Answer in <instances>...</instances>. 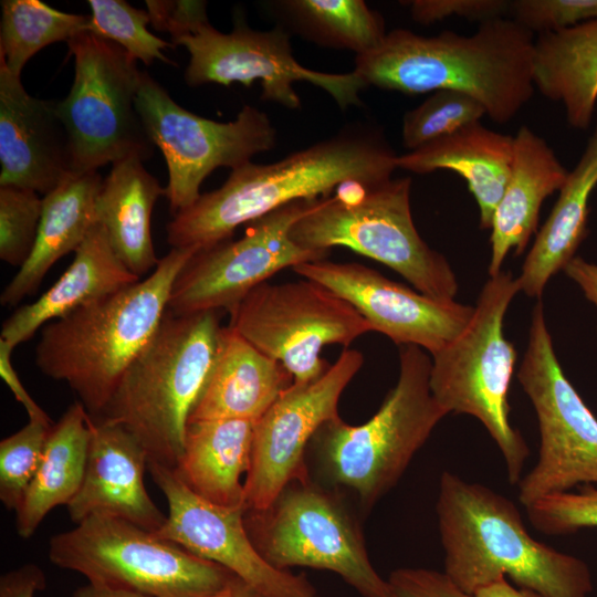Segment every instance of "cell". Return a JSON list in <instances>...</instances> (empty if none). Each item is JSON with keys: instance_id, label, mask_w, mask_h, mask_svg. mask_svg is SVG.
<instances>
[{"instance_id": "cell-3", "label": "cell", "mask_w": 597, "mask_h": 597, "mask_svg": "<svg viewBox=\"0 0 597 597\" xmlns=\"http://www.w3.org/2000/svg\"><path fill=\"white\" fill-rule=\"evenodd\" d=\"M444 574L473 594L501 577L542 597H587L588 566L533 538L516 505L480 483L444 471L436 505Z\"/></svg>"}, {"instance_id": "cell-17", "label": "cell", "mask_w": 597, "mask_h": 597, "mask_svg": "<svg viewBox=\"0 0 597 597\" xmlns=\"http://www.w3.org/2000/svg\"><path fill=\"white\" fill-rule=\"evenodd\" d=\"M363 363L360 352L344 349L318 379L293 383L254 422L245 510L268 507L290 482L308 474L306 450L317 430L339 416V398Z\"/></svg>"}, {"instance_id": "cell-24", "label": "cell", "mask_w": 597, "mask_h": 597, "mask_svg": "<svg viewBox=\"0 0 597 597\" xmlns=\"http://www.w3.org/2000/svg\"><path fill=\"white\" fill-rule=\"evenodd\" d=\"M292 384V375L281 363L231 327H222L212 371L189 422L217 419L255 422Z\"/></svg>"}, {"instance_id": "cell-42", "label": "cell", "mask_w": 597, "mask_h": 597, "mask_svg": "<svg viewBox=\"0 0 597 597\" xmlns=\"http://www.w3.org/2000/svg\"><path fill=\"white\" fill-rule=\"evenodd\" d=\"M150 23L171 39L209 21L205 1H146Z\"/></svg>"}, {"instance_id": "cell-31", "label": "cell", "mask_w": 597, "mask_h": 597, "mask_svg": "<svg viewBox=\"0 0 597 597\" xmlns=\"http://www.w3.org/2000/svg\"><path fill=\"white\" fill-rule=\"evenodd\" d=\"M90 413L75 401L53 423L39 469L15 511L17 532L30 538L56 506L67 505L78 492L87 460Z\"/></svg>"}, {"instance_id": "cell-4", "label": "cell", "mask_w": 597, "mask_h": 597, "mask_svg": "<svg viewBox=\"0 0 597 597\" xmlns=\"http://www.w3.org/2000/svg\"><path fill=\"white\" fill-rule=\"evenodd\" d=\"M197 248H172L145 279L42 327L35 363L65 381L87 412L102 413L123 374L156 333L174 283Z\"/></svg>"}, {"instance_id": "cell-49", "label": "cell", "mask_w": 597, "mask_h": 597, "mask_svg": "<svg viewBox=\"0 0 597 597\" xmlns=\"http://www.w3.org/2000/svg\"><path fill=\"white\" fill-rule=\"evenodd\" d=\"M595 136H597V125H596V129H595V133H594Z\"/></svg>"}, {"instance_id": "cell-47", "label": "cell", "mask_w": 597, "mask_h": 597, "mask_svg": "<svg viewBox=\"0 0 597 597\" xmlns=\"http://www.w3.org/2000/svg\"><path fill=\"white\" fill-rule=\"evenodd\" d=\"M73 597H148L138 593L87 584L76 589Z\"/></svg>"}, {"instance_id": "cell-46", "label": "cell", "mask_w": 597, "mask_h": 597, "mask_svg": "<svg viewBox=\"0 0 597 597\" xmlns=\"http://www.w3.org/2000/svg\"><path fill=\"white\" fill-rule=\"evenodd\" d=\"M472 597H542L537 593L511 585L506 577L478 589Z\"/></svg>"}, {"instance_id": "cell-26", "label": "cell", "mask_w": 597, "mask_h": 597, "mask_svg": "<svg viewBox=\"0 0 597 597\" xmlns=\"http://www.w3.org/2000/svg\"><path fill=\"white\" fill-rule=\"evenodd\" d=\"M102 184L98 171L71 174L44 196L34 248L3 289L2 306H17L35 294L54 263L78 249L97 222L96 201Z\"/></svg>"}, {"instance_id": "cell-18", "label": "cell", "mask_w": 597, "mask_h": 597, "mask_svg": "<svg viewBox=\"0 0 597 597\" xmlns=\"http://www.w3.org/2000/svg\"><path fill=\"white\" fill-rule=\"evenodd\" d=\"M147 471L166 498L168 513L159 536L245 582L262 597H320L304 575L270 565L254 547L243 506L214 504L190 490L174 469L148 461Z\"/></svg>"}, {"instance_id": "cell-21", "label": "cell", "mask_w": 597, "mask_h": 597, "mask_svg": "<svg viewBox=\"0 0 597 597\" xmlns=\"http://www.w3.org/2000/svg\"><path fill=\"white\" fill-rule=\"evenodd\" d=\"M148 455L119 425L90 415V442L81 488L66 505L75 524L111 515L157 532L166 520L149 496L144 475Z\"/></svg>"}, {"instance_id": "cell-33", "label": "cell", "mask_w": 597, "mask_h": 597, "mask_svg": "<svg viewBox=\"0 0 597 597\" xmlns=\"http://www.w3.org/2000/svg\"><path fill=\"white\" fill-rule=\"evenodd\" d=\"M90 15L55 10L40 0L1 1L0 61L21 78L25 63L52 43L87 32Z\"/></svg>"}, {"instance_id": "cell-40", "label": "cell", "mask_w": 597, "mask_h": 597, "mask_svg": "<svg viewBox=\"0 0 597 597\" xmlns=\"http://www.w3.org/2000/svg\"><path fill=\"white\" fill-rule=\"evenodd\" d=\"M507 0H413L408 3L411 18L419 24L429 25L447 18L458 17L480 23L506 18Z\"/></svg>"}, {"instance_id": "cell-23", "label": "cell", "mask_w": 597, "mask_h": 597, "mask_svg": "<svg viewBox=\"0 0 597 597\" xmlns=\"http://www.w3.org/2000/svg\"><path fill=\"white\" fill-rule=\"evenodd\" d=\"M139 280L115 253L105 228L96 222L60 279L4 321L1 338L17 346L45 324Z\"/></svg>"}, {"instance_id": "cell-14", "label": "cell", "mask_w": 597, "mask_h": 597, "mask_svg": "<svg viewBox=\"0 0 597 597\" xmlns=\"http://www.w3.org/2000/svg\"><path fill=\"white\" fill-rule=\"evenodd\" d=\"M136 108L165 157L169 179L164 195L174 214L197 201L202 181L216 168L240 167L275 144V129L259 108L244 105L228 123L205 118L179 106L146 72Z\"/></svg>"}, {"instance_id": "cell-41", "label": "cell", "mask_w": 597, "mask_h": 597, "mask_svg": "<svg viewBox=\"0 0 597 597\" xmlns=\"http://www.w3.org/2000/svg\"><path fill=\"white\" fill-rule=\"evenodd\" d=\"M387 582L390 597H472L444 573L427 568H398Z\"/></svg>"}, {"instance_id": "cell-43", "label": "cell", "mask_w": 597, "mask_h": 597, "mask_svg": "<svg viewBox=\"0 0 597 597\" xmlns=\"http://www.w3.org/2000/svg\"><path fill=\"white\" fill-rule=\"evenodd\" d=\"M15 346L0 338V376L12 391L14 398L24 407L29 419L53 423L49 415L35 402L24 388L12 365V353Z\"/></svg>"}, {"instance_id": "cell-12", "label": "cell", "mask_w": 597, "mask_h": 597, "mask_svg": "<svg viewBox=\"0 0 597 597\" xmlns=\"http://www.w3.org/2000/svg\"><path fill=\"white\" fill-rule=\"evenodd\" d=\"M517 379L535 409L541 439L535 465L517 483L520 502L526 507L597 483V419L559 365L541 302L532 312Z\"/></svg>"}, {"instance_id": "cell-37", "label": "cell", "mask_w": 597, "mask_h": 597, "mask_svg": "<svg viewBox=\"0 0 597 597\" xmlns=\"http://www.w3.org/2000/svg\"><path fill=\"white\" fill-rule=\"evenodd\" d=\"M43 199L38 192L0 186V259L21 268L29 259L38 235Z\"/></svg>"}, {"instance_id": "cell-5", "label": "cell", "mask_w": 597, "mask_h": 597, "mask_svg": "<svg viewBox=\"0 0 597 597\" xmlns=\"http://www.w3.org/2000/svg\"><path fill=\"white\" fill-rule=\"evenodd\" d=\"M222 327L219 311L175 315L167 310L96 418L122 426L143 446L148 461L175 470L190 416L212 371Z\"/></svg>"}, {"instance_id": "cell-6", "label": "cell", "mask_w": 597, "mask_h": 597, "mask_svg": "<svg viewBox=\"0 0 597 597\" xmlns=\"http://www.w3.org/2000/svg\"><path fill=\"white\" fill-rule=\"evenodd\" d=\"M399 356L398 381L370 419L353 426L338 416L326 421L308 446L325 481L352 490L366 510L397 484L449 415L430 390L427 353L404 345Z\"/></svg>"}, {"instance_id": "cell-13", "label": "cell", "mask_w": 597, "mask_h": 597, "mask_svg": "<svg viewBox=\"0 0 597 597\" xmlns=\"http://www.w3.org/2000/svg\"><path fill=\"white\" fill-rule=\"evenodd\" d=\"M229 314L228 326L281 363L294 384L312 383L328 369L331 365L321 357L326 345L347 347L371 332L348 302L303 277L283 284L264 282Z\"/></svg>"}, {"instance_id": "cell-1", "label": "cell", "mask_w": 597, "mask_h": 597, "mask_svg": "<svg viewBox=\"0 0 597 597\" xmlns=\"http://www.w3.org/2000/svg\"><path fill=\"white\" fill-rule=\"evenodd\" d=\"M396 153L369 127H348L272 164L232 169L218 189L200 195L167 224L172 248L206 249L230 240L234 230L297 200L329 196L335 187L375 185L397 169Z\"/></svg>"}, {"instance_id": "cell-35", "label": "cell", "mask_w": 597, "mask_h": 597, "mask_svg": "<svg viewBox=\"0 0 597 597\" xmlns=\"http://www.w3.org/2000/svg\"><path fill=\"white\" fill-rule=\"evenodd\" d=\"M484 107L472 96L457 91H436L423 103L405 113L402 145L416 150L458 129L480 122Z\"/></svg>"}, {"instance_id": "cell-34", "label": "cell", "mask_w": 597, "mask_h": 597, "mask_svg": "<svg viewBox=\"0 0 597 597\" xmlns=\"http://www.w3.org/2000/svg\"><path fill=\"white\" fill-rule=\"evenodd\" d=\"M87 3L91 8L87 32L118 44L146 65L156 60L174 64L164 54L171 44L148 31L150 17L146 10L123 0H88Z\"/></svg>"}, {"instance_id": "cell-44", "label": "cell", "mask_w": 597, "mask_h": 597, "mask_svg": "<svg viewBox=\"0 0 597 597\" xmlns=\"http://www.w3.org/2000/svg\"><path fill=\"white\" fill-rule=\"evenodd\" d=\"M45 588L43 570L35 564H24L0 578V597H34Z\"/></svg>"}, {"instance_id": "cell-48", "label": "cell", "mask_w": 597, "mask_h": 597, "mask_svg": "<svg viewBox=\"0 0 597 597\" xmlns=\"http://www.w3.org/2000/svg\"><path fill=\"white\" fill-rule=\"evenodd\" d=\"M209 597H262L245 582L234 576L232 580L220 591Z\"/></svg>"}, {"instance_id": "cell-15", "label": "cell", "mask_w": 597, "mask_h": 597, "mask_svg": "<svg viewBox=\"0 0 597 597\" xmlns=\"http://www.w3.org/2000/svg\"><path fill=\"white\" fill-rule=\"evenodd\" d=\"M171 42L189 52L185 80L190 86H229L233 82L250 86L259 80L263 101L295 111L301 98L293 84L305 81L328 93L342 109L362 105L359 93L366 84L355 71L326 73L300 64L292 53L289 30L280 24L259 31L237 21L230 33H222L206 21Z\"/></svg>"}, {"instance_id": "cell-25", "label": "cell", "mask_w": 597, "mask_h": 597, "mask_svg": "<svg viewBox=\"0 0 597 597\" xmlns=\"http://www.w3.org/2000/svg\"><path fill=\"white\" fill-rule=\"evenodd\" d=\"M514 136L489 129L480 122L398 155L397 167L429 174L447 169L467 182L480 210V227L490 229L494 210L505 190L513 161Z\"/></svg>"}, {"instance_id": "cell-7", "label": "cell", "mask_w": 597, "mask_h": 597, "mask_svg": "<svg viewBox=\"0 0 597 597\" xmlns=\"http://www.w3.org/2000/svg\"><path fill=\"white\" fill-rule=\"evenodd\" d=\"M409 177L375 185L352 184L322 198L291 231V239L313 251L345 247L374 259L406 279L416 291L438 301H452L455 275L439 252L418 233L410 210Z\"/></svg>"}, {"instance_id": "cell-16", "label": "cell", "mask_w": 597, "mask_h": 597, "mask_svg": "<svg viewBox=\"0 0 597 597\" xmlns=\"http://www.w3.org/2000/svg\"><path fill=\"white\" fill-rule=\"evenodd\" d=\"M321 199L291 202L249 223L241 239L198 250L174 283L168 311L229 312L281 270L326 259L331 251L304 249L290 237L293 224Z\"/></svg>"}, {"instance_id": "cell-10", "label": "cell", "mask_w": 597, "mask_h": 597, "mask_svg": "<svg viewBox=\"0 0 597 597\" xmlns=\"http://www.w3.org/2000/svg\"><path fill=\"white\" fill-rule=\"evenodd\" d=\"M244 524L273 567L303 566L337 574L362 597H390L374 568L358 522L342 496L310 478L290 482L263 510H245Z\"/></svg>"}, {"instance_id": "cell-20", "label": "cell", "mask_w": 597, "mask_h": 597, "mask_svg": "<svg viewBox=\"0 0 597 597\" xmlns=\"http://www.w3.org/2000/svg\"><path fill=\"white\" fill-rule=\"evenodd\" d=\"M0 186L44 196L72 172L69 135L57 102L31 96L0 61Z\"/></svg>"}, {"instance_id": "cell-28", "label": "cell", "mask_w": 597, "mask_h": 597, "mask_svg": "<svg viewBox=\"0 0 597 597\" xmlns=\"http://www.w3.org/2000/svg\"><path fill=\"white\" fill-rule=\"evenodd\" d=\"M164 190L142 159L127 158L112 165L97 197L96 221L105 228L117 256L139 279L160 261L154 249L150 218Z\"/></svg>"}, {"instance_id": "cell-38", "label": "cell", "mask_w": 597, "mask_h": 597, "mask_svg": "<svg viewBox=\"0 0 597 597\" xmlns=\"http://www.w3.org/2000/svg\"><path fill=\"white\" fill-rule=\"evenodd\" d=\"M525 509L533 527L546 535H565L597 527V489L586 484L575 493L543 496Z\"/></svg>"}, {"instance_id": "cell-30", "label": "cell", "mask_w": 597, "mask_h": 597, "mask_svg": "<svg viewBox=\"0 0 597 597\" xmlns=\"http://www.w3.org/2000/svg\"><path fill=\"white\" fill-rule=\"evenodd\" d=\"M597 186V136L593 135L569 171L547 220L516 279L520 291L541 297L549 279L575 256L587 232L588 201Z\"/></svg>"}, {"instance_id": "cell-22", "label": "cell", "mask_w": 597, "mask_h": 597, "mask_svg": "<svg viewBox=\"0 0 597 597\" xmlns=\"http://www.w3.org/2000/svg\"><path fill=\"white\" fill-rule=\"evenodd\" d=\"M568 174L544 138L527 126L519 128L510 178L490 228V276L501 272L511 249L516 255L524 251L536 231L543 201L561 190Z\"/></svg>"}, {"instance_id": "cell-11", "label": "cell", "mask_w": 597, "mask_h": 597, "mask_svg": "<svg viewBox=\"0 0 597 597\" xmlns=\"http://www.w3.org/2000/svg\"><path fill=\"white\" fill-rule=\"evenodd\" d=\"M74 57V81L57 102L69 135L72 172L97 171L127 158L153 155L150 140L136 108L142 74L136 60L118 44L82 32L67 42Z\"/></svg>"}, {"instance_id": "cell-29", "label": "cell", "mask_w": 597, "mask_h": 597, "mask_svg": "<svg viewBox=\"0 0 597 597\" xmlns=\"http://www.w3.org/2000/svg\"><path fill=\"white\" fill-rule=\"evenodd\" d=\"M534 85L563 105L573 128L589 127L597 103V19L538 35Z\"/></svg>"}, {"instance_id": "cell-39", "label": "cell", "mask_w": 597, "mask_h": 597, "mask_svg": "<svg viewBox=\"0 0 597 597\" xmlns=\"http://www.w3.org/2000/svg\"><path fill=\"white\" fill-rule=\"evenodd\" d=\"M509 14L533 34L558 32L597 19V0H513Z\"/></svg>"}, {"instance_id": "cell-36", "label": "cell", "mask_w": 597, "mask_h": 597, "mask_svg": "<svg viewBox=\"0 0 597 597\" xmlns=\"http://www.w3.org/2000/svg\"><path fill=\"white\" fill-rule=\"evenodd\" d=\"M53 423L29 419L0 441V500L8 510L19 509L39 469Z\"/></svg>"}, {"instance_id": "cell-9", "label": "cell", "mask_w": 597, "mask_h": 597, "mask_svg": "<svg viewBox=\"0 0 597 597\" xmlns=\"http://www.w3.org/2000/svg\"><path fill=\"white\" fill-rule=\"evenodd\" d=\"M48 554L90 584L148 597H209L235 576L156 532L103 514L52 536Z\"/></svg>"}, {"instance_id": "cell-19", "label": "cell", "mask_w": 597, "mask_h": 597, "mask_svg": "<svg viewBox=\"0 0 597 597\" xmlns=\"http://www.w3.org/2000/svg\"><path fill=\"white\" fill-rule=\"evenodd\" d=\"M348 302L369 324L397 345H416L431 355L443 348L469 323L474 307L438 301L394 282L359 263L326 259L292 268Z\"/></svg>"}, {"instance_id": "cell-32", "label": "cell", "mask_w": 597, "mask_h": 597, "mask_svg": "<svg viewBox=\"0 0 597 597\" xmlns=\"http://www.w3.org/2000/svg\"><path fill=\"white\" fill-rule=\"evenodd\" d=\"M272 7L306 40L356 55L378 48L387 34L381 15L363 0H283Z\"/></svg>"}, {"instance_id": "cell-8", "label": "cell", "mask_w": 597, "mask_h": 597, "mask_svg": "<svg viewBox=\"0 0 597 597\" xmlns=\"http://www.w3.org/2000/svg\"><path fill=\"white\" fill-rule=\"evenodd\" d=\"M520 291L516 279L501 271L484 284L465 327L432 355L430 390L448 413L476 418L498 444L509 481L517 484L530 454L509 419L507 395L516 360L504 336V316Z\"/></svg>"}, {"instance_id": "cell-27", "label": "cell", "mask_w": 597, "mask_h": 597, "mask_svg": "<svg viewBox=\"0 0 597 597\" xmlns=\"http://www.w3.org/2000/svg\"><path fill=\"white\" fill-rule=\"evenodd\" d=\"M253 426L244 419L189 422L176 473L199 496L222 506L244 507L241 479L251 463Z\"/></svg>"}, {"instance_id": "cell-2", "label": "cell", "mask_w": 597, "mask_h": 597, "mask_svg": "<svg viewBox=\"0 0 597 597\" xmlns=\"http://www.w3.org/2000/svg\"><path fill=\"white\" fill-rule=\"evenodd\" d=\"M534 50V34L511 18L484 21L471 35L395 29L378 48L356 55L354 71L366 86L404 94H468L494 123L505 124L533 97Z\"/></svg>"}, {"instance_id": "cell-45", "label": "cell", "mask_w": 597, "mask_h": 597, "mask_svg": "<svg viewBox=\"0 0 597 597\" xmlns=\"http://www.w3.org/2000/svg\"><path fill=\"white\" fill-rule=\"evenodd\" d=\"M564 271L579 285L586 298L597 307V264L574 256L565 265Z\"/></svg>"}]
</instances>
